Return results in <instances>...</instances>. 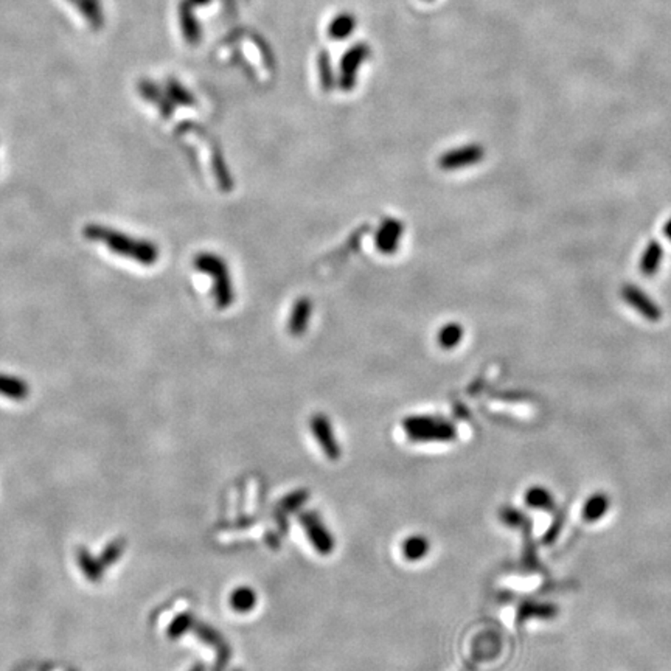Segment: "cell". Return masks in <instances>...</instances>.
<instances>
[{
	"instance_id": "obj_1",
	"label": "cell",
	"mask_w": 671,
	"mask_h": 671,
	"mask_svg": "<svg viewBox=\"0 0 671 671\" xmlns=\"http://www.w3.org/2000/svg\"><path fill=\"white\" fill-rule=\"evenodd\" d=\"M84 235L90 241L103 243L114 254L120 257L131 258L135 263L151 266L157 262L158 249L154 243L147 240H135L126 233L104 226H88L84 229Z\"/></svg>"
},
{
	"instance_id": "obj_2",
	"label": "cell",
	"mask_w": 671,
	"mask_h": 671,
	"mask_svg": "<svg viewBox=\"0 0 671 671\" xmlns=\"http://www.w3.org/2000/svg\"><path fill=\"white\" fill-rule=\"evenodd\" d=\"M409 438L415 442H449L456 438V428L451 423L434 416H410L404 420Z\"/></svg>"
},
{
	"instance_id": "obj_3",
	"label": "cell",
	"mask_w": 671,
	"mask_h": 671,
	"mask_svg": "<svg viewBox=\"0 0 671 671\" xmlns=\"http://www.w3.org/2000/svg\"><path fill=\"white\" fill-rule=\"evenodd\" d=\"M194 266L215 278L216 303L221 308H227L233 301V290L226 263L213 254H201L194 258Z\"/></svg>"
},
{
	"instance_id": "obj_4",
	"label": "cell",
	"mask_w": 671,
	"mask_h": 671,
	"mask_svg": "<svg viewBox=\"0 0 671 671\" xmlns=\"http://www.w3.org/2000/svg\"><path fill=\"white\" fill-rule=\"evenodd\" d=\"M370 56V47L360 42L350 47L341 60V76H339V86L342 90H351L355 88L358 69L362 66V62Z\"/></svg>"
},
{
	"instance_id": "obj_5",
	"label": "cell",
	"mask_w": 671,
	"mask_h": 671,
	"mask_svg": "<svg viewBox=\"0 0 671 671\" xmlns=\"http://www.w3.org/2000/svg\"><path fill=\"white\" fill-rule=\"evenodd\" d=\"M300 522L317 552L322 555H330L334 550V541L319 516L316 513H301Z\"/></svg>"
},
{
	"instance_id": "obj_6",
	"label": "cell",
	"mask_w": 671,
	"mask_h": 671,
	"mask_svg": "<svg viewBox=\"0 0 671 671\" xmlns=\"http://www.w3.org/2000/svg\"><path fill=\"white\" fill-rule=\"evenodd\" d=\"M622 297L628 305L632 306L640 316H644L645 319L651 322H658L662 319V309L656 305L644 291H640L637 286L625 285L622 290Z\"/></svg>"
},
{
	"instance_id": "obj_7",
	"label": "cell",
	"mask_w": 671,
	"mask_h": 671,
	"mask_svg": "<svg viewBox=\"0 0 671 671\" xmlns=\"http://www.w3.org/2000/svg\"><path fill=\"white\" fill-rule=\"evenodd\" d=\"M483 156H485V151H483L480 145H466L443 154L442 158H440V167L443 170L465 168L470 167V165L479 163Z\"/></svg>"
},
{
	"instance_id": "obj_8",
	"label": "cell",
	"mask_w": 671,
	"mask_h": 671,
	"mask_svg": "<svg viewBox=\"0 0 671 671\" xmlns=\"http://www.w3.org/2000/svg\"><path fill=\"white\" fill-rule=\"evenodd\" d=\"M311 429L314 432L316 440L322 446V451L327 454L330 460H337L341 457V447H339V443L327 416L316 415L311 420Z\"/></svg>"
},
{
	"instance_id": "obj_9",
	"label": "cell",
	"mask_w": 671,
	"mask_h": 671,
	"mask_svg": "<svg viewBox=\"0 0 671 671\" xmlns=\"http://www.w3.org/2000/svg\"><path fill=\"white\" fill-rule=\"evenodd\" d=\"M401 233H402V224L400 221H395V219L386 221L381 226L377 236V244L379 250L384 252V254H393V252L396 250V246L400 244Z\"/></svg>"
},
{
	"instance_id": "obj_10",
	"label": "cell",
	"mask_w": 671,
	"mask_h": 671,
	"mask_svg": "<svg viewBox=\"0 0 671 671\" xmlns=\"http://www.w3.org/2000/svg\"><path fill=\"white\" fill-rule=\"evenodd\" d=\"M76 560H78V566L81 569V572L88 580L92 583H98L101 581L104 575V566L103 562L100 561V558H95L93 555L88 550V548L79 547L76 550Z\"/></svg>"
},
{
	"instance_id": "obj_11",
	"label": "cell",
	"mask_w": 671,
	"mask_h": 671,
	"mask_svg": "<svg viewBox=\"0 0 671 671\" xmlns=\"http://www.w3.org/2000/svg\"><path fill=\"white\" fill-rule=\"evenodd\" d=\"M28 393H30V387L24 379L0 373V395L13 401H24Z\"/></svg>"
},
{
	"instance_id": "obj_12",
	"label": "cell",
	"mask_w": 671,
	"mask_h": 671,
	"mask_svg": "<svg viewBox=\"0 0 671 671\" xmlns=\"http://www.w3.org/2000/svg\"><path fill=\"white\" fill-rule=\"evenodd\" d=\"M662 257H663V249L660 246V243L659 241L649 243L645 248L644 255H642V259H640L642 273H644L645 277H653L660 268Z\"/></svg>"
},
{
	"instance_id": "obj_13",
	"label": "cell",
	"mask_w": 671,
	"mask_h": 671,
	"mask_svg": "<svg viewBox=\"0 0 671 671\" xmlns=\"http://www.w3.org/2000/svg\"><path fill=\"white\" fill-rule=\"evenodd\" d=\"M355 27H356L355 16L350 13H342L331 20V24L328 27V34L331 39L344 41L347 39L353 32H355Z\"/></svg>"
},
{
	"instance_id": "obj_14",
	"label": "cell",
	"mask_w": 671,
	"mask_h": 671,
	"mask_svg": "<svg viewBox=\"0 0 671 671\" xmlns=\"http://www.w3.org/2000/svg\"><path fill=\"white\" fill-rule=\"evenodd\" d=\"M311 308H313L311 301L305 297L295 303L292 314H291V320H290V331L294 336L301 334L303 331H305L309 316H311Z\"/></svg>"
},
{
	"instance_id": "obj_15",
	"label": "cell",
	"mask_w": 671,
	"mask_h": 671,
	"mask_svg": "<svg viewBox=\"0 0 671 671\" xmlns=\"http://www.w3.org/2000/svg\"><path fill=\"white\" fill-rule=\"evenodd\" d=\"M255 604H257V594L255 590L250 588H246V586L238 588L233 590L232 595H230V606H232L233 611L241 612V614L254 609Z\"/></svg>"
},
{
	"instance_id": "obj_16",
	"label": "cell",
	"mask_w": 671,
	"mask_h": 671,
	"mask_svg": "<svg viewBox=\"0 0 671 671\" xmlns=\"http://www.w3.org/2000/svg\"><path fill=\"white\" fill-rule=\"evenodd\" d=\"M429 552V541L424 536H409L402 543V555L407 561H418L424 558Z\"/></svg>"
},
{
	"instance_id": "obj_17",
	"label": "cell",
	"mask_w": 671,
	"mask_h": 671,
	"mask_svg": "<svg viewBox=\"0 0 671 671\" xmlns=\"http://www.w3.org/2000/svg\"><path fill=\"white\" fill-rule=\"evenodd\" d=\"M608 507H609L608 497H606L604 494H594L590 499H588L586 503H584L583 516L586 517L588 521H597V519H600L606 513Z\"/></svg>"
},
{
	"instance_id": "obj_18",
	"label": "cell",
	"mask_w": 671,
	"mask_h": 671,
	"mask_svg": "<svg viewBox=\"0 0 671 671\" xmlns=\"http://www.w3.org/2000/svg\"><path fill=\"white\" fill-rule=\"evenodd\" d=\"M193 630L194 632H196V636L204 642V644L207 645H210L213 648H219L222 646L224 644H226V640L222 639L221 634L215 630V628L212 626H208L207 623H202V622H196L193 626Z\"/></svg>"
},
{
	"instance_id": "obj_19",
	"label": "cell",
	"mask_w": 671,
	"mask_h": 671,
	"mask_svg": "<svg viewBox=\"0 0 671 671\" xmlns=\"http://www.w3.org/2000/svg\"><path fill=\"white\" fill-rule=\"evenodd\" d=\"M194 623H196V622H194V618H193L190 612H184V614H180L175 620H172L171 625L168 626V637L171 640H176L179 637H182L187 631L191 630Z\"/></svg>"
},
{
	"instance_id": "obj_20",
	"label": "cell",
	"mask_w": 671,
	"mask_h": 671,
	"mask_svg": "<svg viewBox=\"0 0 671 671\" xmlns=\"http://www.w3.org/2000/svg\"><path fill=\"white\" fill-rule=\"evenodd\" d=\"M125 550H126V541H123L121 538L115 539V541H112V543H109L104 547V550L100 557V561L103 562L104 567L112 566L120 560V557L123 555Z\"/></svg>"
},
{
	"instance_id": "obj_21",
	"label": "cell",
	"mask_w": 671,
	"mask_h": 671,
	"mask_svg": "<svg viewBox=\"0 0 671 671\" xmlns=\"http://www.w3.org/2000/svg\"><path fill=\"white\" fill-rule=\"evenodd\" d=\"M461 336H463V330H461L460 325L451 323L440 331L438 342L445 348H454L461 341Z\"/></svg>"
},
{
	"instance_id": "obj_22",
	"label": "cell",
	"mask_w": 671,
	"mask_h": 671,
	"mask_svg": "<svg viewBox=\"0 0 671 671\" xmlns=\"http://www.w3.org/2000/svg\"><path fill=\"white\" fill-rule=\"evenodd\" d=\"M317 66H319V74H320V83L323 86L325 90H331L334 88V75H333V69H331V61H330V55L327 52H320L319 60H317Z\"/></svg>"
},
{
	"instance_id": "obj_23",
	"label": "cell",
	"mask_w": 671,
	"mask_h": 671,
	"mask_svg": "<svg viewBox=\"0 0 671 671\" xmlns=\"http://www.w3.org/2000/svg\"><path fill=\"white\" fill-rule=\"evenodd\" d=\"M527 503L530 507H536V508H548L552 505V497L548 494L544 488H531L529 493H527Z\"/></svg>"
},
{
	"instance_id": "obj_24",
	"label": "cell",
	"mask_w": 671,
	"mask_h": 671,
	"mask_svg": "<svg viewBox=\"0 0 671 671\" xmlns=\"http://www.w3.org/2000/svg\"><path fill=\"white\" fill-rule=\"evenodd\" d=\"M170 93L172 101H177L179 104H193V97L185 89H182V86H179L177 83H171L170 86Z\"/></svg>"
},
{
	"instance_id": "obj_25",
	"label": "cell",
	"mask_w": 671,
	"mask_h": 671,
	"mask_svg": "<svg viewBox=\"0 0 671 671\" xmlns=\"http://www.w3.org/2000/svg\"><path fill=\"white\" fill-rule=\"evenodd\" d=\"M552 616L553 611L552 608H545V606H536V604H529V606H522L521 611H519V620H524L530 616Z\"/></svg>"
},
{
	"instance_id": "obj_26",
	"label": "cell",
	"mask_w": 671,
	"mask_h": 671,
	"mask_svg": "<svg viewBox=\"0 0 671 671\" xmlns=\"http://www.w3.org/2000/svg\"><path fill=\"white\" fill-rule=\"evenodd\" d=\"M216 651H218V658H216V663H215L213 671H224L227 667L229 659H230V649H229L227 644H224L222 646L216 648Z\"/></svg>"
},
{
	"instance_id": "obj_27",
	"label": "cell",
	"mask_w": 671,
	"mask_h": 671,
	"mask_svg": "<svg viewBox=\"0 0 671 671\" xmlns=\"http://www.w3.org/2000/svg\"><path fill=\"white\" fill-rule=\"evenodd\" d=\"M305 501H306L305 493H297V494H294L291 497H286V501L283 502V507L286 508L285 511H291L294 507H297V505L303 503Z\"/></svg>"
},
{
	"instance_id": "obj_28",
	"label": "cell",
	"mask_w": 671,
	"mask_h": 671,
	"mask_svg": "<svg viewBox=\"0 0 671 671\" xmlns=\"http://www.w3.org/2000/svg\"><path fill=\"white\" fill-rule=\"evenodd\" d=\"M663 233H665V236L671 241V219L665 224V227H663Z\"/></svg>"
},
{
	"instance_id": "obj_29",
	"label": "cell",
	"mask_w": 671,
	"mask_h": 671,
	"mask_svg": "<svg viewBox=\"0 0 671 671\" xmlns=\"http://www.w3.org/2000/svg\"><path fill=\"white\" fill-rule=\"evenodd\" d=\"M189 671H205V665H204V663L198 662V663H194V665Z\"/></svg>"
},
{
	"instance_id": "obj_30",
	"label": "cell",
	"mask_w": 671,
	"mask_h": 671,
	"mask_svg": "<svg viewBox=\"0 0 671 671\" xmlns=\"http://www.w3.org/2000/svg\"><path fill=\"white\" fill-rule=\"evenodd\" d=\"M236 671H241V670H236Z\"/></svg>"
},
{
	"instance_id": "obj_31",
	"label": "cell",
	"mask_w": 671,
	"mask_h": 671,
	"mask_svg": "<svg viewBox=\"0 0 671 671\" xmlns=\"http://www.w3.org/2000/svg\"><path fill=\"white\" fill-rule=\"evenodd\" d=\"M428 2H429V0H428Z\"/></svg>"
}]
</instances>
